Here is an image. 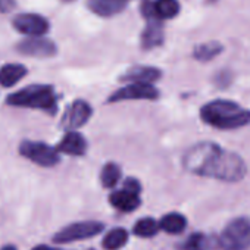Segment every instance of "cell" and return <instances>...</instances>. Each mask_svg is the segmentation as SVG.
I'll list each match as a JSON object with an SVG mask.
<instances>
[{
  "label": "cell",
  "mask_w": 250,
  "mask_h": 250,
  "mask_svg": "<svg viewBox=\"0 0 250 250\" xmlns=\"http://www.w3.org/2000/svg\"><path fill=\"white\" fill-rule=\"evenodd\" d=\"M183 165L191 174L237 183L246 175L244 161L234 152L225 150L215 143H199L183 158Z\"/></svg>",
  "instance_id": "6da1fadb"
},
{
  "label": "cell",
  "mask_w": 250,
  "mask_h": 250,
  "mask_svg": "<svg viewBox=\"0 0 250 250\" xmlns=\"http://www.w3.org/2000/svg\"><path fill=\"white\" fill-rule=\"evenodd\" d=\"M200 116L203 122L219 130H234L250 124V110L243 109L231 100H213L206 103Z\"/></svg>",
  "instance_id": "7a4b0ae2"
},
{
  "label": "cell",
  "mask_w": 250,
  "mask_h": 250,
  "mask_svg": "<svg viewBox=\"0 0 250 250\" xmlns=\"http://www.w3.org/2000/svg\"><path fill=\"white\" fill-rule=\"evenodd\" d=\"M6 103L18 107L40 109L47 113H55L58 109V99L53 87L46 84H33L17 93L8 96Z\"/></svg>",
  "instance_id": "3957f363"
},
{
  "label": "cell",
  "mask_w": 250,
  "mask_h": 250,
  "mask_svg": "<svg viewBox=\"0 0 250 250\" xmlns=\"http://www.w3.org/2000/svg\"><path fill=\"white\" fill-rule=\"evenodd\" d=\"M219 244L222 250H247L250 247V221L237 218L224 229Z\"/></svg>",
  "instance_id": "277c9868"
},
{
  "label": "cell",
  "mask_w": 250,
  "mask_h": 250,
  "mask_svg": "<svg viewBox=\"0 0 250 250\" xmlns=\"http://www.w3.org/2000/svg\"><path fill=\"white\" fill-rule=\"evenodd\" d=\"M20 153L25 159L46 168L55 167L59 162V152L42 142H22L20 146Z\"/></svg>",
  "instance_id": "5b68a950"
},
{
  "label": "cell",
  "mask_w": 250,
  "mask_h": 250,
  "mask_svg": "<svg viewBox=\"0 0 250 250\" xmlns=\"http://www.w3.org/2000/svg\"><path fill=\"white\" fill-rule=\"evenodd\" d=\"M159 91L153 84L149 83H128L122 88L116 90L110 97L109 103L122 102V100H155L158 99Z\"/></svg>",
  "instance_id": "8992f818"
},
{
  "label": "cell",
  "mask_w": 250,
  "mask_h": 250,
  "mask_svg": "<svg viewBox=\"0 0 250 250\" xmlns=\"http://www.w3.org/2000/svg\"><path fill=\"white\" fill-rule=\"evenodd\" d=\"M91 115H93V109L87 102L75 100L63 112L62 121H61V127L63 130H66V131L78 130V128L83 127V125H85L88 122Z\"/></svg>",
  "instance_id": "52a82bcc"
},
{
  "label": "cell",
  "mask_w": 250,
  "mask_h": 250,
  "mask_svg": "<svg viewBox=\"0 0 250 250\" xmlns=\"http://www.w3.org/2000/svg\"><path fill=\"white\" fill-rule=\"evenodd\" d=\"M14 28L25 37H42L50 30L47 20L39 14H20L12 21Z\"/></svg>",
  "instance_id": "ba28073f"
},
{
  "label": "cell",
  "mask_w": 250,
  "mask_h": 250,
  "mask_svg": "<svg viewBox=\"0 0 250 250\" xmlns=\"http://www.w3.org/2000/svg\"><path fill=\"white\" fill-rule=\"evenodd\" d=\"M102 231H103V224H100V222H96V221L77 222V224H72V225L61 229L55 235L53 240L56 243H69V241H75V240L94 237Z\"/></svg>",
  "instance_id": "9c48e42d"
},
{
  "label": "cell",
  "mask_w": 250,
  "mask_h": 250,
  "mask_svg": "<svg viewBox=\"0 0 250 250\" xmlns=\"http://www.w3.org/2000/svg\"><path fill=\"white\" fill-rule=\"evenodd\" d=\"M17 50L21 55H24V56L44 59V58L55 56L56 52H58V47H56V44L52 40L44 39L42 36V37H28V39H24L21 43H18Z\"/></svg>",
  "instance_id": "30bf717a"
},
{
  "label": "cell",
  "mask_w": 250,
  "mask_h": 250,
  "mask_svg": "<svg viewBox=\"0 0 250 250\" xmlns=\"http://www.w3.org/2000/svg\"><path fill=\"white\" fill-rule=\"evenodd\" d=\"M58 152L69 156H83L87 152V140L78 131H68L58 145Z\"/></svg>",
  "instance_id": "8fae6325"
},
{
  "label": "cell",
  "mask_w": 250,
  "mask_h": 250,
  "mask_svg": "<svg viewBox=\"0 0 250 250\" xmlns=\"http://www.w3.org/2000/svg\"><path fill=\"white\" fill-rule=\"evenodd\" d=\"M127 3L128 0H88L87 6L93 14L103 18H109L122 12Z\"/></svg>",
  "instance_id": "7c38bea8"
},
{
  "label": "cell",
  "mask_w": 250,
  "mask_h": 250,
  "mask_svg": "<svg viewBox=\"0 0 250 250\" xmlns=\"http://www.w3.org/2000/svg\"><path fill=\"white\" fill-rule=\"evenodd\" d=\"M164 42V28L161 25V20L156 17L147 18V27L142 34V46L145 49H153Z\"/></svg>",
  "instance_id": "4fadbf2b"
},
{
  "label": "cell",
  "mask_w": 250,
  "mask_h": 250,
  "mask_svg": "<svg viewBox=\"0 0 250 250\" xmlns=\"http://www.w3.org/2000/svg\"><path fill=\"white\" fill-rule=\"evenodd\" d=\"M161 78V71L153 66H134L127 71L121 80L127 83H149L153 84Z\"/></svg>",
  "instance_id": "5bb4252c"
},
{
  "label": "cell",
  "mask_w": 250,
  "mask_h": 250,
  "mask_svg": "<svg viewBox=\"0 0 250 250\" xmlns=\"http://www.w3.org/2000/svg\"><path fill=\"white\" fill-rule=\"evenodd\" d=\"M110 205L122 212H131L136 210L140 206V197L139 194H134L127 190H119L110 194Z\"/></svg>",
  "instance_id": "9a60e30c"
},
{
  "label": "cell",
  "mask_w": 250,
  "mask_h": 250,
  "mask_svg": "<svg viewBox=\"0 0 250 250\" xmlns=\"http://www.w3.org/2000/svg\"><path fill=\"white\" fill-rule=\"evenodd\" d=\"M27 75V68L21 63H6L0 68V85L14 87Z\"/></svg>",
  "instance_id": "2e32d148"
},
{
  "label": "cell",
  "mask_w": 250,
  "mask_h": 250,
  "mask_svg": "<svg viewBox=\"0 0 250 250\" xmlns=\"http://www.w3.org/2000/svg\"><path fill=\"white\" fill-rule=\"evenodd\" d=\"M152 6L159 20H172L180 14L178 0H155Z\"/></svg>",
  "instance_id": "e0dca14e"
},
{
  "label": "cell",
  "mask_w": 250,
  "mask_h": 250,
  "mask_svg": "<svg viewBox=\"0 0 250 250\" xmlns=\"http://www.w3.org/2000/svg\"><path fill=\"white\" fill-rule=\"evenodd\" d=\"M186 225H187V221L180 213H168L159 222V227L164 231L169 232V234H178V232H181L186 228Z\"/></svg>",
  "instance_id": "ac0fdd59"
},
{
  "label": "cell",
  "mask_w": 250,
  "mask_h": 250,
  "mask_svg": "<svg viewBox=\"0 0 250 250\" xmlns=\"http://www.w3.org/2000/svg\"><path fill=\"white\" fill-rule=\"evenodd\" d=\"M128 240V232L124 228H115L112 229L103 240V247L106 250H118L125 246Z\"/></svg>",
  "instance_id": "d6986e66"
},
{
  "label": "cell",
  "mask_w": 250,
  "mask_h": 250,
  "mask_svg": "<svg viewBox=\"0 0 250 250\" xmlns=\"http://www.w3.org/2000/svg\"><path fill=\"white\" fill-rule=\"evenodd\" d=\"M222 52V46L216 42H209L197 46L194 49V58L200 62H208Z\"/></svg>",
  "instance_id": "ffe728a7"
},
{
  "label": "cell",
  "mask_w": 250,
  "mask_h": 250,
  "mask_svg": "<svg viewBox=\"0 0 250 250\" xmlns=\"http://www.w3.org/2000/svg\"><path fill=\"white\" fill-rule=\"evenodd\" d=\"M121 178V168L110 162V164H106L100 172V181H102V186L106 187V188H112L118 184Z\"/></svg>",
  "instance_id": "44dd1931"
},
{
  "label": "cell",
  "mask_w": 250,
  "mask_h": 250,
  "mask_svg": "<svg viewBox=\"0 0 250 250\" xmlns=\"http://www.w3.org/2000/svg\"><path fill=\"white\" fill-rule=\"evenodd\" d=\"M159 229V224L152 218L140 219L134 227V234L139 237H153Z\"/></svg>",
  "instance_id": "7402d4cb"
},
{
  "label": "cell",
  "mask_w": 250,
  "mask_h": 250,
  "mask_svg": "<svg viewBox=\"0 0 250 250\" xmlns=\"http://www.w3.org/2000/svg\"><path fill=\"white\" fill-rule=\"evenodd\" d=\"M203 244H205L203 235H202V234H194V235H191V237L187 240L186 249H187V250H200Z\"/></svg>",
  "instance_id": "603a6c76"
},
{
  "label": "cell",
  "mask_w": 250,
  "mask_h": 250,
  "mask_svg": "<svg viewBox=\"0 0 250 250\" xmlns=\"http://www.w3.org/2000/svg\"><path fill=\"white\" fill-rule=\"evenodd\" d=\"M122 188H124V190H127V191H131V193H134V194H140V191H142V186H140V183H139L136 178H128V180H125Z\"/></svg>",
  "instance_id": "cb8c5ba5"
},
{
  "label": "cell",
  "mask_w": 250,
  "mask_h": 250,
  "mask_svg": "<svg viewBox=\"0 0 250 250\" xmlns=\"http://www.w3.org/2000/svg\"><path fill=\"white\" fill-rule=\"evenodd\" d=\"M33 250H50L47 246H39V247H34Z\"/></svg>",
  "instance_id": "d4e9b609"
},
{
  "label": "cell",
  "mask_w": 250,
  "mask_h": 250,
  "mask_svg": "<svg viewBox=\"0 0 250 250\" xmlns=\"http://www.w3.org/2000/svg\"><path fill=\"white\" fill-rule=\"evenodd\" d=\"M2 250H17V249H15L14 246H6V247H3Z\"/></svg>",
  "instance_id": "484cf974"
},
{
  "label": "cell",
  "mask_w": 250,
  "mask_h": 250,
  "mask_svg": "<svg viewBox=\"0 0 250 250\" xmlns=\"http://www.w3.org/2000/svg\"><path fill=\"white\" fill-rule=\"evenodd\" d=\"M63 2H71V0H63Z\"/></svg>",
  "instance_id": "4316f807"
},
{
  "label": "cell",
  "mask_w": 250,
  "mask_h": 250,
  "mask_svg": "<svg viewBox=\"0 0 250 250\" xmlns=\"http://www.w3.org/2000/svg\"><path fill=\"white\" fill-rule=\"evenodd\" d=\"M50 250H53V249H50Z\"/></svg>",
  "instance_id": "83f0119b"
}]
</instances>
